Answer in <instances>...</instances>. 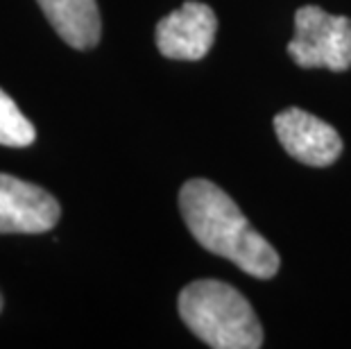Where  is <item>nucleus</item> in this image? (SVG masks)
I'll use <instances>...</instances> for the list:
<instances>
[{
  "instance_id": "nucleus-8",
  "label": "nucleus",
  "mask_w": 351,
  "mask_h": 349,
  "mask_svg": "<svg viewBox=\"0 0 351 349\" xmlns=\"http://www.w3.org/2000/svg\"><path fill=\"white\" fill-rule=\"evenodd\" d=\"M36 132L32 123L21 114L19 105L0 88V145L25 147L34 143Z\"/></svg>"
},
{
  "instance_id": "nucleus-4",
  "label": "nucleus",
  "mask_w": 351,
  "mask_h": 349,
  "mask_svg": "<svg viewBox=\"0 0 351 349\" xmlns=\"http://www.w3.org/2000/svg\"><path fill=\"white\" fill-rule=\"evenodd\" d=\"M218 19L206 3L189 0L156 23V48L168 59L197 62L211 50Z\"/></svg>"
},
{
  "instance_id": "nucleus-3",
  "label": "nucleus",
  "mask_w": 351,
  "mask_h": 349,
  "mask_svg": "<svg viewBox=\"0 0 351 349\" xmlns=\"http://www.w3.org/2000/svg\"><path fill=\"white\" fill-rule=\"evenodd\" d=\"M288 55L302 69H351V19L306 5L295 12V36Z\"/></svg>"
},
{
  "instance_id": "nucleus-2",
  "label": "nucleus",
  "mask_w": 351,
  "mask_h": 349,
  "mask_svg": "<svg viewBox=\"0 0 351 349\" xmlns=\"http://www.w3.org/2000/svg\"><path fill=\"white\" fill-rule=\"evenodd\" d=\"M179 315L208 347L258 349L263 345V326L252 304L225 281L197 279L189 284L179 293Z\"/></svg>"
},
{
  "instance_id": "nucleus-7",
  "label": "nucleus",
  "mask_w": 351,
  "mask_h": 349,
  "mask_svg": "<svg viewBox=\"0 0 351 349\" xmlns=\"http://www.w3.org/2000/svg\"><path fill=\"white\" fill-rule=\"evenodd\" d=\"M55 32L75 50H88L100 41V12L95 0H36Z\"/></svg>"
},
{
  "instance_id": "nucleus-1",
  "label": "nucleus",
  "mask_w": 351,
  "mask_h": 349,
  "mask_svg": "<svg viewBox=\"0 0 351 349\" xmlns=\"http://www.w3.org/2000/svg\"><path fill=\"white\" fill-rule=\"evenodd\" d=\"M179 209L189 232L211 254L225 256L256 279H272L281 258L256 232L238 204L208 180H191L179 193Z\"/></svg>"
},
{
  "instance_id": "nucleus-5",
  "label": "nucleus",
  "mask_w": 351,
  "mask_h": 349,
  "mask_svg": "<svg viewBox=\"0 0 351 349\" xmlns=\"http://www.w3.org/2000/svg\"><path fill=\"white\" fill-rule=\"evenodd\" d=\"M62 218V206L48 191L0 173V234L50 232Z\"/></svg>"
},
{
  "instance_id": "nucleus-6",
  "label": "nucleus",
  "mask_w": 351,
  "mask_h": 349,
  "mask_svg": "<svg viewBox=\"0 0 351 349\" xmlns=\"http://www.w3.org/2000/svg\"><path fill=\"white\" fill-rule=\"evenodd\" d=\"M274 132L290 157L306 166L322 168L342 152V139L322 118L304 109L290 107L274 116Z\"/></svg>"
},
{
  "instance_id": "nucleus-9",
  "label": "nucleus",
  "mask_w": 351,
  "mask_h": 349,
  "mask_svg": "<svg viewBox=\"0 0 351 349\" xmlns=\"http://www.w3.org/2000/svg\"><path fill=\"white\" fill-rule=\"evenodd\" d=\"M0 311H3V295H0Z\"/></svg>"
}]
</instances>
